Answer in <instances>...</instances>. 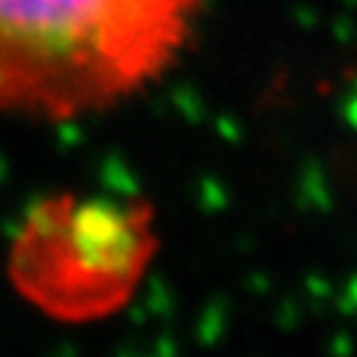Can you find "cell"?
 I'll use <instances>...</instances> for the list:
<instances>
[{"label": "cell", "mask_w": 357, "mask_h": 357, "mask_svg": "<svg viewBox=\"0 0 357 357\" xmlns=\"http://www.w3.org/2000/svg\"><path fill=\"white\" fill-rule=\"evenodd\" d=\"M197 0H0V116L72 122L143 93Z\"/></svg>", "instance_id": "1"}, {"label": "cell", "mask_w": 357, "mask_h": 357, "mask_svg": "<svg viewBox=\"0 0 357 357\" xmlns=\"http://www.w3.org/2000/svg\"><path fill=\"white\" fill-rule=\"evenodd\" d=\"M155 236L140 206L57 194L27 211L9 274L30 304L57 319H96L140 283Z\"/></svg>", "instance_id": "2"}]
</instances>
